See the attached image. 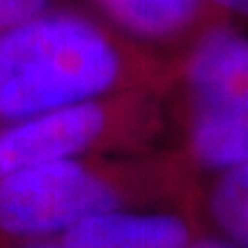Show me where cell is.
Instances as JSON below:
<instances>
[{"label":"cell","mask_w":248,"mask_h":248,"mask_svg":"<svg viewBox=\"0 0 248 248\" xmlns=\"http://www.w3.org/2000/svg\"><path fill=\"white\" fill-rule=\"evenodd\" d=\"M120 55L88 18L42 12L0 32V117L88 104L115 85Z\"/></svg>","instance_id":"1"},{"label":"cell","mask_w":248,"mask_h":248,"mask_svg":"<svg viewBox=\"0 0 248 248\" xmlns=\"http://www.w3.org/2000/svg\"><path fill=\"white\" fill-rule=\"evenodd\" d=\"M186 94L195 161L218 172L248 163V37L209 30L188 58Z\"/></svg>","instance_id":"2"},{"label":"cell","mask_w":248,"mask_h":248,"mask_svg":"<svg viewBox=\"0 0 248 248\" xmlns=\"http://www.w3.org/2000/svg\"><path fill=\"white\" fill-rule=\"evenodd\" d=\"M110 209H117L113 188L74 159L0 179V230L14 237H64L85 218Z\"/></svg>","instance_id":"3"},{"label":"cell","mask_w":248,"mask_h":248,"mask_svg":"<svg viewBox=\"0 0 248 248\" xmlns=\"http://www.w3.org/2000/svg\"><path fill=\"white\" fill-rule=\"evenodd\" d=\"M104 110L94 101L12 122L0 131V179L18 170L69 161L104 131Z\"/></svg>","instance_id":"4"},{"label":"cell","mask_w":248,"mask_h":248,"mask_svg":"<svg viewBox=\"0 0 248 248\" xmlns=\"http://www.w3.org/2000/svg\"><path fill=\"white\" fill-rule=\"evenodd\" d=\"M195 234L170 212H110L90 216L62 237L64 248H191Z\"/></svg>","instance_id":"5"},{"label":"cell","mask_w":248,"mask_h":248,"mask_svg":"<svg viewBox=\"0 0 248 248\" xmlns=\"http://www.w3.org/2000/svg\"><path fill=\"white\" fill-rule=\"evenodd\" d=\"M120 26L140 37L177 35L195 18L200 0H99Z\"/></svg>","instance_id":"6"},{"label":"cell","mask_w":248,"mask_h":248,"mask_svg":"<svg viewBox=\"0 0 248 248\" xmlns=\"http://www.w3.org/2000/svg\"><path fill=\"white\" fill-rule=\"evenodd\" d=\"M207 214L216 234L248 248V163L218 172L207 195Z\"/></svg>","instance_id":"7"},{"label":"cell","mask_w":248,"mask_h":248,"mask_svg":"<svg viewBox=\"0 0 248 248\" xmlns=\"http://www.w3.org/2000/svg\"><path fill=\"white\" fill-rule=\"evenodd\" d=\"M48 0H0V32L42 14Z\"/></svg>","instance_id":"8"},{"label":"cell","mask_w":248,"mask_h":248,"mask_svg":"<svg viewBox=\"0 0 248 248\" xmlns=\"http://www.w3.org/2000/svg\"><path fill=\"white\" fill-rule=\"evenodd\" d=\"M191 248H237V246H232L228 239H223L221 234L214 232V234H200V237H195Z\"/></svg>","instance_id":"9"},{"label":"cell","mask_w":248,"mask_h":248,"mask_svg":"<svg viewBox=\"0 0 248 248\" xmlns=\"http://www.w3.org/2000/svg\"><path fill=\"white\" fill-rule=\"evenodd\" d=\"M214 5H218L221 9L230 12V14H239V16H248V0H212Z\"/></svg>","instance_id":"10"},{"label":"cell","mask_w":248,"mask_h":248,"mask_svg":"<svg viewBox=\"0 0 248 248\" xmlns=\"http://www.w3.org/2000/svg\"><path fill=\"white\" fill-rule=\"evenodd\" d=\"M28 248H64L62 244H58V246H53V244H32V246H28Z\"/></svg>","instance_id":"11"}]
</instances>
